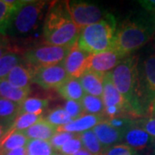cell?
I'll return each instance as SVG.
<instances>
[{"mask_svg":"<svg viewBox=\"0 0 155 155\" xmlns=\"http://www.w3.org/2000/svg\"><path fill=\"white\" fill-rule=\"evenodd\" d=\"M153 29L137 22H126L116 30L114 50L123 57L143 47L153 35Z\"/></svg>","mask_w":155,"mask_h":155,"instance_id":"obj_4","label":"cell"},{"mask_svg":"<svg viewBox=\"0 0 155 155\" xmlns=\"http://www.w3.org/2000/svg\"><path fill=\"white\" fill-rule=\"evenodd\" d=\"M72 47L42 46L28 50L25 54V60L34 67H49L62 64Z\"/></svg>","mask_w":155,"mask_h":155,"instance_id":"obj_8","label":"cell"},{"mask_svg":"<svg viewBox=\"0 0 155 155\" xmlns=\"http://www.w3.org/2000/svg\"><path fill=\"white\" fill-rule=\"evenodd\" d=\"M29 139L25 136L21 131L9 132L2 143V148L4 152L17 149L20 147H25Z\"/></svg>","mask_w":155,"mask_h":155,"instance_id":"obj_26","label":"cell"},{"mask_svg":"<svg viewBox=\"0 0 155 155\" xmlns=\"http://www.w3.org/2000/svg\"><path fill=\"white\" fill-rule=\"evenodd\" d=\"M30 89L17 88L13 86L7 80L0 82V97L21 104L24 100L28 98Z\"/></svg>","mask_w":155,"mask_h":155,"instance_id":"obj_21","label":"cell"},{"mask_svg":"<svg viewBox=\"0 0 155 155\" xmlns=\"http://www.w3.org/2000/svg\"><path fill=\"white\" fill-rule=\"evenodd\" d=\"M140 5L142 6L147 11L153 12L155 11V0H145V1H139Z\"/></svg>","mask_w":155,"mask_h":155,"instance_id":"obj_36","label":"cell"},{"mask_svg":"<svg viewBox=\"0 0 155 155\" xmlns=\"http://www.w3.org/2000/svg\"><path fill=\"white\" fill-rule=\"evenodd\" d=\"M90 54L80 49L78 42L73 45L62 63L70 77L79 78L87 71Z\"/></svg>","mask_w":155,"mask_h":155,"instance_id":"obj_12","label":"cell"},{"mask_svg":"<svg viewBox=\"0 0 155 155\" xmlns=\"http://www.w3.org/2000/svg\"><path fill=\"white\" fill-rule=\"evenodd\" d=\"M45 120L48 122L51 123L52 125L58 127L67 125L68 123L73 121L70 115L67 112V110L64 108H61V107L49 111L48 116H46Z\"/></svg>","mask_w":155,"mask_h":155,"instance_id":"obj_30","label":"cell"},{"mask_svg":"<svg viewBox=\"0 0 155 155\" xmlns=\"http://www.w3.org/2000/svg\"><path fill=\"white\" fill-rule=\"evenodd\" d=\"M116 28L115 18L97 22L80 30L78 46L90 54L114 49Z\"/></svg>","mask_w":155,"mask_h":155,"instance_id":"obj_3","label":"cell"},{"mask_svg":"<svg viewBox=\"0 0 155 155\" xmlns=\"http://www.w3.org/2000/svg\"><path fill=\"white\" fill-rule=\"evenodd\" d=\"M46 5L45 1H24L15 12L8 33L27 35L35 30L41 19Z\"/></svg>","mask_w":155,"mask_h":155,"instance_id":"obj_5","label":"cell"},{"mask_svg":"<svg viewBox=\"0 0 155 155\" xmlns=\"http://www.w3.org/2000/svg\"><path fill=\"white\" fill-rule=\"evenodd\" d=\"M104 78V75H101L99 73L87 70L78 79L86 94L102 97Z\"/></svg>","mask_w":155,"mask_h":155,"instance_id":"obj_16","label":"cell"},{"mask_svg":"<svg viewBox=\"0 0 155 155\" xmlns=\"http://www.w3.org/2000/svg\"><path fill=\"white\" fill-rule=\"evenodd\" d=\"M48 100L37 97H28L20 104V115L28 113L34 115H42L48 108Z\"/></svg>","mask_w":155,"mask_h":155,"instance_id":"obj_23","label":"cell"},{"mask_svg":"<svg viewBox=\"0 0 155 155\" xmlns=\"http://www.w3.org/2000/svg\"><path fill=\"white\" fill-rule=\"evenodd\" d=\"M33 77L34 67L32 66L19 64L11 70L5 80L15 87L27 89L33 83Z\"/></svg>","mask_w":155,"mask_h":155,"instance_id":"obj_15","label":"cell"},{"mask_svg":"<svg viewBox=\"0 0 155 155\" xmlns=\"http://www.w3.org/2000/svg\"><path fill=\"white\" fill-rule=\"evenodd\" d=\"M101 155H138L136 150L125 144H117L106 148Z\"/></svg>","mask_w":155,"mask_h":155,"instance_id":"obj_32","label":"cell"},{"mask_svg":"<svg viewBox=\"0 0 155 155\" xmlns=\"http://www.w3.org/2000/svg\"><path fill=\"white\" fill-rule=\"evenodd\" d=\"M72 19L80 29L115 17L97 5L84 1H67Z\"/></svg>","mask_w":155,"mask_h":155,"instance_id":"obj_6","label":"cell"},{"mask_svg":"<svg viewBox=\"0 0 155 155\" xmlns=\"http://www.w3.org/2000/svg\"><path fill=\"white\" fill-rule=\"evenodd\" d=\"M53 155H65V154H63V153H54V154H53Z\"/></svg>","mask_w":155,"mask_h":155,"instance_id":"obj_44","label":"cell"},{"mask_svg":"<svg viewBox=\"0 0 155 155\" xmlns=\"http://www.w3.org/2000/svg\"><path fill=\"white\" fill-rule=\"evenodd\" d=\"M80 30L72 19L67 1L52 5L43 24L46 43L59 47H72L78 42Z\"/></svg>","mask_w":155,"mask_h":155,"instance_id":"obj_1","label":"cell"},{"mask_svg":"<svg viewBox=\"0 0 155 155\" xmlns=\"http://www.w3.org/2000/svg\"><path fill=\"white\" fill-rule=\"evenodd\" d=\"M82 147H83V144L81 142V140L78 134L76 137L67 141V143L61 147L60 151L65 155H73L82 149Z\"/></svg>","mask_w":155,"mask_h":155,"instance_id":"obj_33","label":"cell"},{"mask_svg":"<svg viewBox=\"0 0 155 155\" xmlns=\"http://www.w3.org/2000/svg\"><path fill=\"white\" fill-rule=\"evenodd\" d=\"M147 113L149 115H152V116H154L155 115V100L154 102L153 103V104L151 105V107L149 108V110L147 111Z\"/></svg>","mask_w":155,"mask_h":155,"instance_id":"obj_40","label":"cell"},{"mask_svg":"<svg viewBox=\"0 0 155 155\" xmlns=\"http://www.w3.org/2000/svg\"><path fill=\"white\" fill-rule=\"evenodd\" d=\"M69 78L63 64L34 67L33 82L44 89H59Z\"/></svg>","mask_w":155,"mask_h":155,"instance_id":"obj_10","label":"cell"},{"mask_svg":"<svg viewBox=\"0 0 155 155\" xmlns=\"http://www.w3.org/2000/svg\"><path fill=\"white\" fill-rule=\"evenodd\" d=\"M125 57L121 55L116 50L112 49L104 53L91 54L89 57L87 70L105 75L111 72Z\"/></svg>","mask_w":155,"mask_h":155,"instance_id":"obj_11","label":"cell"},{"mask_svg":"<svg viewBox=\"0 0 155 155\" xmlns=\"http://www.w3.org/2000/svg\"><path fill=\"white\" fill-rule=\"evenodd\" d=\"M151 147H152V149H153V153L155 155V139L154 140H153V144L151 146Z\"/></svg>","mask_w":155,"mask_h":155,"instance_id":"obj_42","label":"cell"},{"mask_svg":"<svg viewBox=\"0 0 155 155\" xmlns=\"http://www.w3.org/2000/svg\"><path fill=\"white\" fill-rule=\"evenodd\" d=\"M139 95L144 112L155 100V54H151L139 66Z\"/></svg>","mask_w":155,"mask_h":155,"instance_id":"obj_7","label":"cell"},{"mask_svg":"<svg viewBox=\"0 0 155 155\" xmlns=\"http://www.w3.org/2000/svg\"><path fill=\"white\" fill-rule=\"evenodd\" d=\"M27 153L30 155H53L54 147L49 141L43 140L29 139L26 145Z\"/></svg>","mask_w":155,"mask_h":155,"instance_id":"obj_28","label":"cell"},{"mask_svg":"<svg viewBox=\"0 0 155 155\" xmlns=\"http://www.w3.org/2000/svg\"><path fill=\"white\" fill-rule=\"evenodd\" d=\"M104 148H109L122 141L124 132L111 125L109 122L103 121L92 128Z\"/></svg>","mask_w":155,"mask_h":155,"instance_id":"obj_14","label":"cell"},{"mask_svg":"<svg viewBox=\"0 0 155 155\" xmlns=\"http://www.w3.org/2000/svg\"><path fill=\"white\" fill-rule=\"evenodd\" d=\"M104 121V118L100 116L95 115H84L78 119L73 120L63 127H59V130L70 132V133H83L84 131L93 128L98 123Z\"/></svg>","mask_w":155,"mask_h":155,"instance_id":"obj_17","label":"cell"},{"mask_svg":"<svg viewBox=\"0 0 155 155\" xmlns=\"http://www.w3.org/2000/svg\"><path fill=\"white\" fill-rule=\"evenodd\" d=\"M59 93L62 97L67 101H78L81 102L85 96V91H84L82 84L79 79L76 78L70 77L65 83L58 89Z\"/></svg>","mask_w":155,"mask_h":155,"instance_id":"obj_20","label":"cell"},{"mask_svg":"<svg viewBox=\"0 0 155 155\" xmlns=\"http://www.w3.org/2000/svg\"><path fill=\"white\" fill-rule=\"evenodd\" d=\"M20 115V104L0 97V123L11 127Z\"/></svg>","mask_w":155,"mask_h":155,"instance_id":"obj_22","label":"cell"},{"mask_svg":"<svg viewBox=\"0 0 155 155\" xmlns=\"http://www.w3.org/2000/svg\"><path fill=\"white\" fill-rule=\"evenodd\" d=\"M154 139L140 125L139 122H134L133 125L125 131L122 142L134 150H142L151 147Z\"/></svg>","mask_w":155,"mask_h":155,"instance_id":"obj_13","label":"cell"},{"mask_svg":"<svg viewBox=\"0 0 155 155\" xmlns=\"http://www.w3.org/2000/svg\"><path fill=\"white\" fill-rule=\"evenodd\" d=\"M73 155H94L92 153H91L90 152H88L87 150H85L84 148V149H81L80 151H78V153H76L75 154Z\"/></svg>","mask_w":155,"mask_h":155,"instance_id":"obj_39","label":"cell"},{"mask_svg":"<svg viewBox=\"0 0 155 155\" xmlns=\"http://www.w3.org/2000/svg\"><path fill=\"white\" fill-rule=\"evenodd\" d=\"M23 3L24 1L0 0V34L9 32L15 12Z\"/></svg>","mask_w":155,"mask_h":155,"instance_id":"obj_18","label":"cell"},{"mask_svg":"<svg viewBox=\"0 0 155 155\" xmlns=\"http://www.w3.org/2000/svg\"><path fill=\"white\" fill-rule=\"evenodd\" d=\"M21 62L20 57L13 53H7L0 58V82L5 80L11 70Z\"/></svg>","mask_w":155,"mask_h":155,"instance_id":"obj_29","label":"cell"},{"mask_svg":"<svg viewBox=\"0 0 155 155\" xmlns=\"http://www.w3.org/2000/svg\"><path fill=\"white\" fill-rule=\"evenodd\" d=\"M102 100L105 106L104 116L110 117V119L119 115L122 111H128L132 113L127 100L119 92L113 83L111 72L104 75Z\"/></svg>","mask_w":155,"mask_h":155,"instance_id":"obj_9","label":"cell"},{"mask_svg":"<svg viewBox=\"0 0 155 155\" xmlns=\"http://www.w3.org/2000/svg\"><path fill=\"white\" fill-rule=\"evenodd\" d=\"M153 14H154V16H155V11H153Z\"/></svg>","mask_w":155,"mask_h":155,"instance_id":"obj_45","label":"cell"},{"mask_svg":"<svg viewBox=\"0 0 155 155\" xmlns=\"http://www.w3.org/2000/svg\"><path fill=\"white\" fill-rule=\"evenodd\" d=\"M9 132H10V127L0 123V142L4 140V139L7 136Z\"/></svg>","mask_w":155,"mask_h":155,"instance_id":"obj_38","label":"cell"},{"mask_svg":"<svg viewBox=\"0 0 155 155\" xmlns=\"http://www.w3.org/2000/svg\"><path fill=\"white\" fill-rule=\"evenodd\" d=\"M4 154V151H3V148H2V143L0 142V155Z\"/></svg>","mask_w":155,"mask_h":155,"instance_id":"obj_43","label":"cell"},{"mask_svg":"<svg viewBox=\"0 0 155 155\" xmlns=\"http://www.w3.org/2000/svg\"><path fill=\"white\" fill-rule=\"evenodd\" d=\"M27 150L26 147H20V148H17V149L10 150V151H6L4 152L3 155H27Z\"/></svg>","mask_w":155,"mask_h":155,"instance_id":"obj_37","label":"cell"},{"mask_svg":"<svg viewBox=\"0 0 155 155\" xmlns=\"http://www.w3.org/2000/svg\"><path fill=\"white\" fill-rule=\"evenodd\" d=\"M64 109L70 115L72 120L78 119L79 117L83 116V114L84 113L81 102H78V101H72V100L67 101Z\"/></svg>","mask_w":155,"mask_h":155,"instance_id":"obj_34","label":"cell"},{"mask_svg":"<svg viewBox=\"0 0 155 155\" xmlns=\"http://www.w3.org/2000/svg\"><path fill=\"white\" fill-rule=\"evenodd\" d=\"M27 155H30V154H28H28H27Z\"/></svg>","mask_w":155,"mask_h":155,"instance_id":"obj_46","label":"cell"},{"mask_svg":"<svg viewBox=\"0 0 155 155\" xmlns=\"http://www.w3.org/2000/svg\"><path fill=\"white\" fill-rule=\"evenodd\" d=\"M43 119L42 115H34L24 113L17 116L16 121L10 127V132L12 131H24L28 127H32L35 123Z\"/></svg>","mask_w":155,"mask_h":155,"instance_id":"obj_27","label":"cell"},{"mask_svg":"<svg viewBox=\"0 0 155 155\" xmlns=\"http://www.w3.org/2000/svg\"><path fill=\"white\" fill-rule=\"evenodd\" d=\"M84 113H88V115L102 116L104 115L105 106L102 100V97H95L91 95L85 94L81 101Z\"/></svg>","mask_w":155,"mask_h":155,"instance_id":"obj_24","label":"cell"},{"mask_svg":"<svg viewBox=\"0 0 155 155\" xmlns=\"http://www.w3.org/2000/svg\"><path fill=\"white\" fill-rule=\"evenodd\" d=\"M59 127L52 125L45 119H42L41 121L35 123L32 127H28V129L24 131H22V133L28 139L50 140L52 137L57 133Z\"/></svg>","mask_w":155,"mask_h":155,"instance_id":"obj_19","label":"cell"},{"mask_svg":"<svg viewBox=\"0 0 155 155\" xmlns=\"http://www.w3.org/2000/svg\"><path fill=\"white\" fill-rule=\"evenodd\" d=\"M139 123L150 135L155 138V115L148 119L139 122Z\"/></svg>","mask_w":155,"mask_h":155,"instance_id":"obj_35","label":"cell"},{"mask_svg":"<svg viewBox=\"0 0 155 155\" xmlns=\"http://www.w3.org/2000/svg\"><path fill=\"white\" fill-rule=\"evenodd\" d=\"M113 83L127 100L134 115L144 113L139 95V64L135 56L127 57L111 72Z\"/></svg>","mask_w":155,"mask_h":155,"instance_id":"obj_2","label":"cell"},{"mask_svg":"<svg viewBox=\"0 0 155 155\" xmlns=\"http://www.w3.org/2000/svg\"><path fill=\"white\" fill-rule=\"evenodd\" d=\"M5 54H7V53H6L5 48L2 45L0 44V58H1L2 56L5 55Z\"/></svg>","mask_w":155,"mask_h":155,"instance_id":"obj_41","label":"cell"},{"mask_svg":"<svg viewBox=\"0 0 155 155\" xmlns=\"http://www.w3.org/2000/svg\"><path fill=\"white\" fill-rule=\"evenodd\" d=\"M79 137L84 149L87 150L91 153L94 155H101L103 151L104 150L93 130L90 129L83 133H80Z\"/></svg>","mask_w":155,"mask_h":155,"instance_id":"obj_25","label":"cell"},{"mask_svg":"<svg viewBox=\"0 0 155 155\" xmlns=\"http://www.w3.org/2000/svg\"><path fill=\"white\" fill-rule=\"evenodd\" d=\"M78 135V134H77ZM75 133H70V132H65V131H61L59 133H56L52 139L49 140V142L54 147V149L60 151L61 148L69 141L70 140L77 136Z\"/></svg>","mask_w":155,"mask_h":155,"instance_id":"obj_31","label":"cell"}]
</instances>
